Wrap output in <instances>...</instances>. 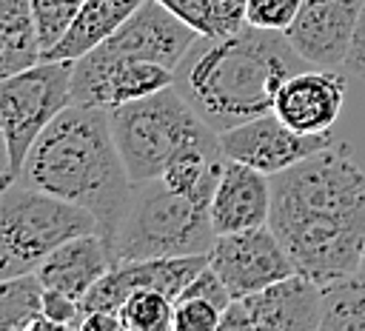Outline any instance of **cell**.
Listing matches in <instances>:
<instances>
[{"mask_svg": "<svg viewBox=\"0 0 365 331\" xmlns=\"http://www.w3.org/2000/svg\"><path fill=\"white\" fill-rule=\"evenodd\" d=\"M197 37L200 34L185 26L168 6L160 0H143V6L97 49L111 57L148 60L174 71Z\"/></svg>", "mask_w": 365, "mask_h": 331, "instance_id": "cell-12", "label": "cell"}, {"mask_svg": "<svg viewBox=\"0 0 365 331\" xmlns=\"http://www.w3.org/2000/svg\"><path fill=\"white\" fill-rule=\"evenodd\" d=\"M43 314L51 317L63 331L66 328H77L83 325V308H80V300L63 294V291H54V288H43Z\"/></svg>", "mask_w": 365, "mask_h": 331, "instance_id": "cell-27", "label": "cell"}, {"mask_svg": "<svg viewBox=\"0 0 365 331\" xmlns=\"http://www.w3.org/2000/svg\"><path fill=\"white\" fill-rule=\"evenodd\" d=\"M71 68L66 60H40L26 71L0 80V140L9 157V180L23 168V160L40 131L71 106Z\"/></svg>", "mask_w": 365, "mask_h": 331, "instance_id": "cell-7", "label": "cell"}, {"mask_svg": "<svg viewBox=\"0 0 365 331\" xmlns=\"http://www.w3.org/2000/svg\"><path fill=\"white\" fill-rule=\"evenodd\" d=\"M208 265L220 274L234 300L254 294L297 271L268 223L245 231L217 234L208 251Z\"/></svg>", "mask_w": 365, "mask_h": 331, "instance_id": "cell-10", "label": "cell"}, {"mask_svg": "<svg viewBox=\"0 0 365 331\" xmlns=\"http://www.w3.org/2000/svg\"><path fill=\"white\" fill-rule=\"evenodd\" d=\"M331 143H334L331 131H322V134L297 131L288 123H282L274 111L259 114L220 134V146L228 160L245 163L268 177L297 166L299 160L328 148Z\"/></svg>", "mask_w": 365, "mask_h": 331, "instance_id": "cell-11", "label": "cell"}, {"mask_svg": "<svg viewBox=\"0 0 365 331\" xmlns=\"http://www.w3.org/2000/svg\"><path fill=\"white\" fill-rule=\"evenodd\" d=\"M180 297H200V300H208V302H214L220 311H225L228 305H231V291L225 288V282L220 280V274L211 268V265H205L185 288H182V294Z\"/></svg>", "mask_w": 365, "mask_h": 331, "instance_id": "cell-26", "label": "cell"}, {"mask_svg": "<svg viewBox=\"0 0 365 331\" xmlns=\"http://www.w3.org/2000/svg\"><path fill=\"white\" fill-rule=\"evenodd\" d=\"M86 231H97V220L86 208L6 180L0 188V280L37 271L57 245Z\"/></svg>", "mask_w": 365, "mask_h": 331, "instance_id": "cell-6", "label": "cell"}, {"mask_svg": "<svg viewBox=\"0 0 365 331\" xmlns=\"http://www.w3.org/2000/svg\"><path fill=\"white\" fill-rule=\"evenodd\" d=\"M80 331H123V322L114 311H91L83 317Z\"/></svg>", "mask_w": 365, "mask_h": 331, "instance_id": "cell-29", "label": "cell"}, {"mask_svg": "<svg viewBox=\"0 0 365 331\" xmlns=\"http://www.w3.org/2000/svg\"><path fill=\"white\" fill-rule=\"evenodd\" d=\"M319 331H365V277L322 285V322Z\"/></svg>", "mask_w": 365, "mask_h": 331, "instance_id": "cell-20", "label": "cell"}, {"mask_svg": "<svg viewBox=\"0 0 365 331\" xmlns=\"http://www.w3.org/2000/svg\"><path fill=\"white\" fill-rule=\"evenodd\" d=\"M308 68L285 31L245 23L225 37H197L174 68V86L217 131L274 111L288 77Z\"/></svg>", "mask_w": 365, "mask_h": 331, "instance_id": "cell-2", "label": "cell"}, {"mask_svg": "<svg viewBox=\"0 0 365 331\" xmlns=\"http://www.w3.org/2000/svg\"><path fill=\"white\" fill-rule=\"evenodd\" d=\"M222 311L200 297H177L174 300V322L171 331H217Z\"/></svg>", "mask_w": 365, "mask_h": 331, "instance_id": "cell-24", "label": "cell"}, {"mask_svg": "<svg viewBox=\"0 0 365 331\" xmlns=\"http://www.w3.org/2000/svg\"><path fill=\"white\" fill-rule=\"evenodd\" d=\"M43 60V43L29 0H0V80Z\"/></svg>", "mask_w": 365, "mask_h": 331, "instance_id": "cell-18", "label": "cell"}, {"mask_svg": "<svg viewBox=\"0 0 365 331\" xmlns=\"http://www.w3.org/2000/svg\"><path fill=\"white\" fill-rule=\"evenodd\" d=\"M174 83V71L148 63V60H125L111 57L103 49H91L71 68V100L80 106L114 108L140 97H148Z\"/></svg>", "mask_w": 365, "mask_h": 331, "instance_id": "cell-9", "label": "cell"}, {"mask_svg": "<svg viewBox=\"0 0 365 331\" xmlns=\"http://www.w3.org/2000/svg\"><path fill=\"white\" fill-rule=\"evenodd\" d=\"M14 180L86 208L108 245L134 188L111 134L108 108L80 103L66 106L40 131Z\"/></svg>", "mask_w": 365, "mask_h": 331, "instance_id": "cell-3", "label": "cell"}, {"mask_svg": "<svg viewBox=\"0 0 365 331\" xmlns=\"http://www.w3.org/2000/svg\"><path fill=\"white\" fill-rule=\"evenodd\" d=\"M140 6L143 0H83L71 26L48 51H43V60H80L83 54L106 43Z\"/></svg>", "mask_w": 365, "mask_h": 331, "instance_id": "cell-17", "label": "cell"}, {"mask_svg": "<svg viewBox=\"0 0 365 331\" xmlns=\"http://www.w3.org/2000/svg\"><path fill=\"white\" fill-rule=\"evenodd\" d=\"M268 225L297 274L319 285L356 274L365 251V171L348 146L331 143L271 174Z\"/></svg>", "mask_w": 365, "mask_h": 331, "instance_id": "cell-1", "label": "cell"}, {"mask_svg": "<svg viewBox=\"0 0 365 331\" xmlns=\"http://www.w3.org/2000/svg\"><path fill=\"white\" fill-rule=\"evenodd\" d=\"M302 0H248L245 3V20L257 29H271V31H285Z\"/></svg>", "mask_w": 365, "mask_h": 331, "instance_id": "cell-25", "label": "cell"}, {"mask_svg": "<svg viewBox=\"0 0 365 331\" xmlns=\"http://www.w3.org/2000/svg\"><path fill=\"white\" fill-rule=\"evenodd\" d=\"M108 120L134 185L160 177L185 148L217 137L174 83L148 97L108 108Z\"/></svg>", "mask_w": 365, "mask_h": 331, "instance_id": "cell-5", "label": "cell"}, {"mask_svg": "<svg viewBox=\"0 0 365 331\" xmlns=\"http://www.w3.org/2000/svg\"><path fill=\"white\" fill-rule=\"evenodd\" d=\"M319 322L322 285L294 271L254 294L231 300L220 317V331H317Z\"/></svg>", "mask_w": 365, "mask_h": 331, "instance_id": "cell-8", "label": "cell"}, {"mask_svg": "<svg viewBox=\"0 0 365 331\" xmlns=\"http://www.w3.org/2000/svg\"><path fill=\"white\" fill-rule=\"evenodd\" d=\"M362 0H302L288 43L311 68H342Z\"/></svg>", "mask_w": 365, "mask_h": 331, "instance_id": "cell-13", "label": "cell"}, {"mask_svg": "<svg viewBox=\"0 0 365 331\" xmlns=\"http://www.w3.org/2000/svg\"><path fill=\"white\" fill-rule=\"evenodd\" d=\"M31 14L37 23V34L43 43V51H48L71 26L74 14L80 11L83 0H29Z\"/></svg>", "mask_w": 365, "mask_h": 331, "instance_id": "cell-23", "label": "cell"}, {"mask_svg": "<svg viewBox=\"0 0 365 331\" xmlns=\"http://www.w3.org/2000/svg\"><path fill=\"white\" fill-rule=\"evenodd\" d=\"M111 265H114V254H111L108 240L97 231H86V234H77V237L66 240L63 245H57L37 265L34 274L40 277L43 288H54L74 300H83L86 291Z\"/></svg>", "mask_w": 365, "mask_h": 331, "instance_id": "cell-16", "label": "cell"}, {"mask_svg": "<svg viewBox=\"0 0 365 331\" xmlns=\"http://www.w3.org/2000/svg\"><path fill=\"white\" fill-rule=\"evenodd\" d=\"M160 3L168 6L200 37H225L248 23L245 20L248 0H160Z\"/></svg>", "mask_w": 365, "mask_h": 331, "instance_id": "cell-19", "label": "cell"}, {"mask_svg": "<svg viewBox=\"0 0 365 331\" xmlns=\"http://www.w3.org/2000/svg\"><path fill=\"white\" fill-rule=\"evenodd\" d=\"M268 214H271V177L245 163L225 160L211 197L214 231L231 234V231L257 228L268 223Z\"/></svg>", "mask_w": 365, "mask_h": 331, "instance_id": "cell-15", "label": "cell"}, {"mask_svg": "<svg viewBox=\"0 0 365 331\" xmlns=\"http://www.w3.org/2000/svg\"><path fill=\"white\" fill-rule=\"evenodd\" d=\"M345 103V77L334 68H302L282 83L274 100V114L297 131H331Z\"/></svg>", "mask_w": 365, "mask_h": 331, "instance_id": "cell-14", "label": "cell"}, {"mask_svg": "<svg viewBox=\"0 0 365 331\" xmlns=\"http://www.w3.org/2000/svg\"><path fill=\"white\" fill-rule=\"evenodd\" d=\"M342 68H345V74L365 80V0H362V6H359L356 26H354V37H351V46H348V54H345Z\"/></svg>", "mask_w": 365, "mask_h": 331, "instance_id": "cell-28", "label": "cell"}, {"mask_svg": "<svg viewBox=\"0 0 365 331\" xmlns=\"http://www.w3.org/2000/svg\"><path fill=\"white\" fill-rule=\"evenodd\" d=\"M217 240L211 203L168 188L160 177L131 188L128 208L111 240L114 263L208 254Z\"/></svg>", "mask_w": 365, "mask_h": 331, "instance_id": "cell-4", "label": "cell"}, {"mask_svg": "<svg viewBox=\"0 0 365 331\" xmlns=\"http://www.w3.org/2000/svg\"><path fill=\"white\" fill-rule=\"evenodd\" d=\"M6 180H9V157H6V146L0 140V188H3Z\"/></svg>", "mask_w": 365, "mask_h": 331, "instance_id": "cell-30", "label": "cell"}, {"mask_svg": "<svg viewBox=\"0 0 365 331\" xmlns=\"http://www.w3.org/2000/svg\"><path fill=\"white\" fill-rule=\"evenodd\" d=\"M359 277H365V251H362V263H359V271H356Z\"/></svg>", "mask_w": 365, "mask_h": 331, "instance_id": "cell-31", "label": "cell"}, {"mask_svg": "<svg viewBox=\"0 0 365 331\" xmlns=\"http://www.w3.org/2000/svg\"><path fill=\"white\" fill-rule=\"evenodd\" d=\"M43 311V282L34 271L0 280V331H29Z\"/></svg>", "mask_w": 365, "mask_h": 331, "instance_id": "cell-21", "label": "cell"}, {"mask_svg": "<svg viewBox=\"0 0 365 331\" xmlns=\"http://www.w3.org/2000/svg\"><path fill=\"white\" fill-rule=\"evenodd\" d=\"M117 314L123 331H168L174 322V300L157 288H137Z\"/></svg>", "mask_w": 365, "mask_h": 331, "instance_id": "cell-22", "label": "cell"}]
</instances>
